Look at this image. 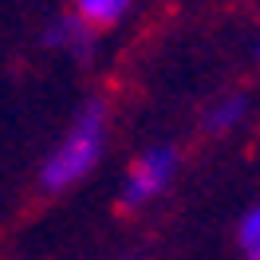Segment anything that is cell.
Listing matches in <instances>:
<instances>
[{"mask_svg":"<svg viewBox=\"0 0 260 260\" xmlns=\"http://www.w3.org/2000/svg\"><path fill=\"white\" fill-rule=\"evenodd\" d=\"M107 150H111V107H107V99H87L44 154L40 189L51 197L71 193L103 166Z\"/></svg>","mask_w":260,"mask_h":260,"instance_id":"1","label":"cell"},{"mask_svg":"<svg viewBox=\"0 0 260 260\" xmlns=\"http://www.w3.org/2000/svg\"><path fill=\"white\" fill-rule=\"evenodd\" d=\"M178 174H181V150L174 142H154V146L138 150L118 181V209L142 213L150 205H158L174 189Z\"/></svg>","mask_w":260,"mask_h":260,"instance_id":"2","label":"cell"},{"mask_svg":"<svg viewBox=\"0 0 260 260\" xmlns=\"http://www.w3.org/2000/svg\"><path fill=\"white\" fill-rule=\"evenodd\" d=\"M44 44H48L51 51L67 55V59H75V63H87V59H95V51H99V32H91L83 20H75L71 12H63V16L48 20Z\"/></svg>","mask_w":260,"mask_h":260,"instance_id":"3","label":"cell"},{"mask_svg":"<svg viewBox=\"0 0 260 260\" xmlns=\"http://www.w3.org/2000/svg\"><path fill=\"white\" fill-rule=\"evenodd\" d=\"M248 114H252V99L244 95V91H225V95H217V99L205 103L201 130H205L209 138H225V134H237V130L248 122Z\"/></svg>","mask_w":260,"mask_h":260,"instance_id":"4","label":"cell"},{"mask_svg":"<svg viewBox=\"0 0 260 260\" xmlns=\"http://www.w3.org/2000/svg\"><path fill=\"white\" fill-rule=\"evenodd\" d=\"M138 8V0H71V16L83 20L91 32H111V28H118V24H126L130 12Z\"/></svg>","mask_w":260,"mask_h":260,"instance_id":"5","label":"cell"},{"mask_svg":"<svg viewBox=\"0 0 260 260\" xmlns=\"http://www.w3.org/2000/svg\"><path fill=\"white\" fill-rule=\"evenodd\" d=\"M237 252L241 260H260V201L248 205L237 221Z\"/></svg>","mask_w":260,"mask_h":260,"instance_id":"6","label":"cell"},{"mask_svg":"<svg viewBox=\"0 0 260 260\" xmlns=\"http://www.w3.org/2000/svg\"><path fill=\"white\" fill-rule=\"evenodd\" d=\"M256 59H260V36H256Z\"/></svg>","mask_w":260,"mask_h":260,"instance_id":"7","label":"cell"},{"mask_svg":"<svg viewBox=\"0 0 260 260\" xmlns=\"http://www.w3.org/2000/svg\"><path fill=\"white\" fill-rule=\"evenodd\" d=\"M126 260H142V256H126Z\"/></svg>","mask_w":260,"mask_h":260,"instance_id":"8","label":"cell"}]
</instances>
